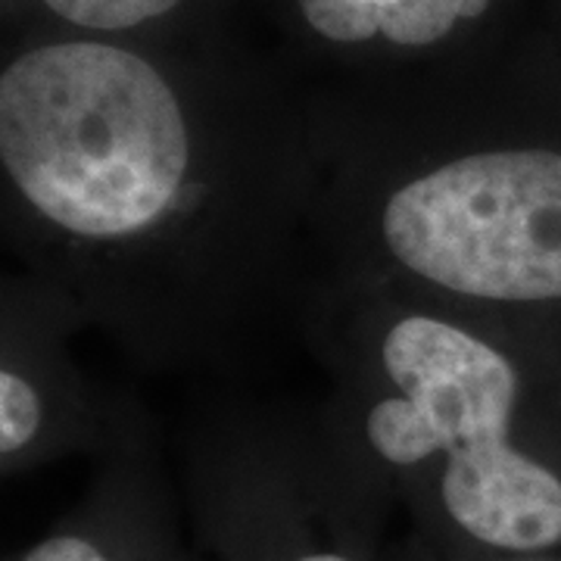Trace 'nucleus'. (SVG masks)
Returning <instances> with one entry per match:
<instances>
[{"label":"nucleus","instance_id":"3","mask_svg":"<svg viewBox=\"0 0 561 561\" xmlns=\"http://www.w3.org/2000/svg\"><path fill=\"white\" fill-rule=\"evenodd\" d=\"M397 260L486 300L561 297V153L493 150L440 165L383 209Z\"/></svg>","mask_w":561,"mask_h":561},{"label":"nucleus","instance_id":"7","mask_svg":"<svg viewBox=\"0 0 561 561\" xmlns=\"http://www.w3.org/2000/svg\"><path fill=\"white\" fill-rule=\"evenodd\" d=\"M22 561H106V556L91 540L50 537V540L38 542L35 549H28V556Z\"/></svg>","mask_w":561,"mask_h":561},{"label":"nucleus","instance_id":"4","mask_svg":"<svg viewBox=\"0 0 561 561\" xmlns=\"http://www.w3.org/2000/svg\"><path fill=\"white\" fill-rule=\"evenodd\" d=\"M486 7L490 0H300L306 22L324 38L353 44L381 35L402 47L443 41Z\"/></svg>","mask_w":561,"mask_h":561},{"label":"nucleus","instance_id":"5","mask_svg":"<svg viewBox=\"0 0 561 561\" xmlns=\"http://www.w3.org/2000/svg\"><path fill=\"white\" fill-rule=\"evenodd\" d=\"M57 16L84 28H131L169 13L179 0H44Z\"/></svg>","mask_w":561,"mask_h":561},{"label":"nucleus","instance_id":"1","mask_svg":"<svg viewBox=\"0 0 561 561\" xmlns=\"http://www.w3.org/2000/svg\"><path fill=\"white\" fill-rule=\"evenodd\" d=\"M0 157L41 216L84 238H125L175 203L191 150L179 101L150 62L69 41L7 66Z\"/></svg>","mask_w":561,"mask_h":561},{"label":"nucleus","instance_id":"8","mask_svg":"<svg viewBox=\"0 0 561 561\" xmlns=\"http://www.w3.org/2000/svg\"><path fill=\"white\" fill-rule=\"evenodd\" d=\"M297 561H350V559H343V556H337V552H316V556H302V559Z\"/></svg>","mask_w":561,"mask_h":561},{"label":"nucleus","instance_id":"6","mask_svg":"<svg viewBox=\"0 0 561 561\" xmlns=\"http://www.w3.org/2000/svg\"><path fill=\"white\" fill-rule=\"evenodd\" d=\"M41 421L38 393L20 375H0V449L16 453L35 437Z\"/></svg>","mask_w":561,"mask_h":561},{"label":"nucleus","instance_id":"2","mask_svg":"<svg viewBox=\"0 0 561 561\" xmlns=\"http://www.w3.org/2000/svg\"><path fill=\"white\" fill-rule=\"evenodd\" d=\"M400 397L368 415V440L393 465L446 453L443 505L493 549L537 556L561 542V481L508 440L515 368L468 331L412 316L383 341Z\"/></svg>","mask_w":561,"mask_h":561},{"label":"nucleus","instance_id":"9","mask_svg":"<svg viewBox=\"0 0 561 561\" xmlns=\"http://www.w3.org/2000/svg\"><path fill=\"white\" fill-rule=\"evenodd\" d=\"M508 561H549V559H537V556H522V559H508Z\"/></svg>","mask_w":561,"mask_h":561}]
</instances>
